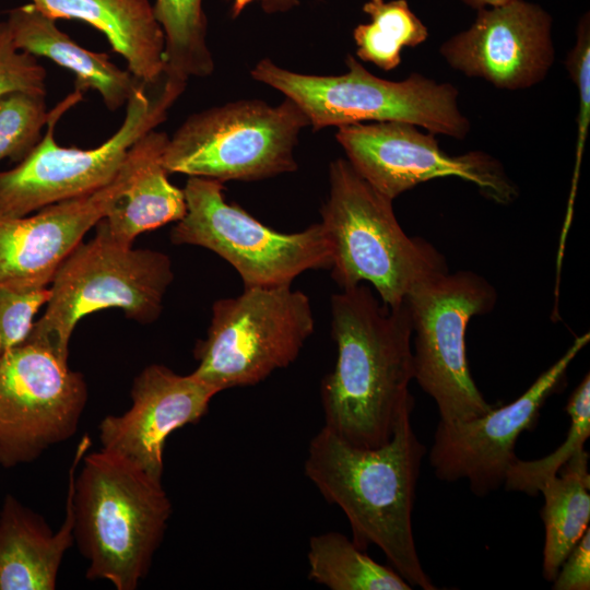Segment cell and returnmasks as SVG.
Wrapping results in <instances>:
<instances>
[{"instance_id": "e0dca14e", "label": "cell", "mask_w": 590, "mask_h": 590, "mask_svg": "<svg viewBox=\"0 0 590 590\" xmlns=\"http://www.w3.org/2000/svg\"><path fill=\"white\" fill-rule=\"evenodd\" d=\"M220 391L192 373L179 375L161 364L146 366L131 388L132 404L98 425L102 449L117 453L157 480L164 471L166 439L200 421Z\"/></svg>"}, {"instance_id": "484cf974", "label": "cell", "mask_w": 590, "mask_h": 590, "mask_svg": "<svg viewBox=\"0 0 590 590\" xmlns=\"http://www.w3.org/2000/svg\"><path fill=\"white\" fill-rule=\"evenodd\" d=\"M566 412L570 425L564 442L543 458L524 461L517 460L509 467L504 486L506 491L536 496L543 484L556 475L574 456L585 449L590 437V375L582 378L571 392Z\"/></svg>"}, {"instance_id": "d6986e66", "label": "cell", "mask_w": 590, "mask_h": 590, "mask_svg": "<svg viewBox=\"0 0 590 590\" xmlns=\"http://www.w3.org/2000/svg\"><path fill=\"white\" fill-rule=\"evenodd\" d=\"M74 542L71 494L62 524L45 519L8 494L0 509V590H54L66 552Z\"/></svg>"}, {"instance_id": "4dcf8cb0", "label": "cell", "mask_w": 590, "mask_h": 590, "mask_svg": "<svg viewBox=\"0 0 590 590\" xmlns=\"http://www.w3.org/2000/svg\"><path fill=\"white\" fill-rule=\"evenodd\" d=\"M553 582L554 590L590 589V530L585 531L565 557Z\"/></svg>"}, {"instance_id": "52a82bcc", "label": "cell", "mask_w": 590, "mask_h": 590, "mask_svg": "<svg viewBox=\"0 0 590 590\" xmlns=\"http://www.w3.org/2000/svg\"><path fill=\"white\" fill-rule=\"evenodd\" d=\"M180 95L164 79L153 86L141 83L126 104L119 129L98 146L83 150L60 146L54 137L59 119L83 98L74 90L49 111L47 129L34 150L15 167L0 172V215L24 216L106 186L132 146L166 119Z\"/></svg>"}, {"instance_id": "7c38bea8", "label": "cell", "mask_w": 590, "mask_h": 590, "mask_svg": "<svg viewBox=\"0 0 590 590\" xmlns=\"http://www.w3.org/2000/svg\"><path fill=\"white\" fill-rule=\"evenodd\" d=\"M167 141L164 132L146 133L117 176L93 192L46 205L33 215H0V284L21 291L48 287L63 260L148 163L163 154Z\"/></svg>"}, {"instance_id": "30bf717a", "label": "cell", "mask_w": 590, "mask_h": 590, "mask_svg": "<svg viewBox=\"0 0 590 590\" xmlns=\"http://www.w3.org/2000/svg\"><path fill=\"white\" fill-rule=\"evenodd\" d=\"M496 300L495 288L481 275L448 270L415 284L404 299L414 334V379L444 423L469 421L494 408L472 378L465 332L470 320L489 312Z\"/></svg>"}, {"instance_id": "ac0fdd59", "label": "cell", "mask_w": 590, "mask_h": 590, "mask_svg": "<svg viewBox=\"0 0 590 590\" xmlns=\"http://www.w3.org/2000/svg\"><path fill=\"white\" fill-rule=\"evenodd\" d=\"M55 19L78 20L102 32L142 84L164 78L165 38L149 0H31Z\"/></svg>"}, {"instance_id": "9c48e42d", "label": "cell", "mask_w": 590, "mask_h": 590, "mask_svg": "<svg viewBox=\"0 0 590 590\" xmlns=\"http://www.w3.org/2000/svg\"><path fill=\"white\" fill-rule=\"evenodd\" d=\"M314 330L311 304L302 291L244 288L213 304L206 335L194 346L192 374L220 392L255 386L291 365Z\"/></svg>"}, {"instance_id": "5b68a950", "label": "cell", "mask_w": 590, "mask_h": 590, "mask_svg": "<svg viewBox=\"0 0 590 590\" xmlns=\"http://www.w3.org/2000/svg\"><path fill=\"white\" fill-rule=\"evenodd\" d=\"M57 269L49 298L25 342L68 363L69 341L81 318L104 308H120L141 323L157 319L174 280L172 260L161 251L118 243L101 223ZM24 342V343H25Z\"/></svg>"}, {"instance_id": "6da1fadb", "label": "cell", "mask_w": 590, "mask_h": 590, "mask_svg": "<svg viewBox=\"0 0 590 590\" xmlns=\"http://www.w3.org/2000/svg\"><path fill=\"white\" fill-rule=\"evenodd\" d=\"M337 361L320 386L324 427L357 447H378L414 403L413 329L405 303L390 307L365 284L330 300Z\"/></svg>"}, {"instance_id": "9a60e30c", "label": "cell", "mask_w": 590, "mask_h": 590, "mask_svg": "<svg viewBox=\"0 0 590 590\" xmlns=\"http://www.w3.org/2000/svg\"><path fill=\"white\" fill-rule=\"evenodd\" d=\"M589 341V332L577 337L564 355L512 402L469 421H439L428 452L435 475L445 482L467 480L476 496L502 486L517 460L518 437L534 427L545 401L564 384L570 363Z\"/></svg>"}, {"instance_id": "d4e9b609", "label": "cell", "mask_w": 590, "mask_h": 590, "mask_svg": "<svg viewBox=\"0 0 590 590\" xmlns=\"http://www.w3.org/2000/svg\"><path fill=\"white\" fill-rule=\"evenodd\" d=\"M363 11L369 23L354 28L357 57L390 71L401 62L403 47H416L428 37V30L406 0H368Z\"/></svg>"}, {"instance_id": "f546056e", "label": "cell", "mask_w": 590, "mask_h": 590, "mask_svg": "<svg viewBox=\"0 0 590 590\" xmlns=\"http://www.w3.org/2000/svg\"><path fill=\"white\" fill-rule=\"evenodd\" d=\"M565 67L578 91L579 109L577 115V168L587 138L590 121V14L586 12L578 21L576 43L568 52Z\"/></svg>"}, {"instance_id": "44dd1931", "label": "cell", "mask_w": 590, "mask_h": 590, "mask_svg": "<svg viewBox=\"0 0 590 590\" xmlns=\"http://www.w3.org/2000/svg\"><path fill=\"white\" fill-rule=\"evenodd\" d=\"M589 453L574 456L540 489L544 497L541 519L545 528L543 577L553 581L565 557L577 544L590 520Z\"/></svg>"}, {"instance_id": "2e32d148", "label": "cell", "mask_w": 590, "mask_h": 590, "mask_svg": "<svg viewBox=\"0 0 590 590\" xmlns=\"http://www.w3.org/2000/svg\"><path fill=\"white\" fill-rule=\"evenodd\" d=\"M552 30V16L540 4L510 0L477 10L471 26L446 40L440 54L467 76L503 90L529 88L554 63Z\"/></svg>"}, {"instance_id": "4316f807", "label": "cell", "mask_w": 590, "mask_h": 590, "mask_svg": "<svg viewBox=\"0 0 590 590\" xmlns=\"http://www.w3.org/2000/svg\"><path fill=\"white\" fill-rule=\"evenodd\" d=\"M46 93L12 91L0 96V161L22 162L42 139L49 113Z\"/></svg>"}, {"instance_id": "d6a6232c", "label": "cell", "mask_w": 590, "mask_h": 590, "mask_svg": "<svg viewBox=\"0 0 590 590\" xmlns=\"http://www.w3.org/2000/svg\"><path fill=\"white\" fill-rule=\"evenodd\" d=\"M467 5L475 9L476 11L483 8L498 5L510 0H461Z\"/></svg>"}, {"instance_id": "1f68e13d", "label": "cell", "mask_w": 590, "mask_h": 590, "mask_svg": "<svg viewBox=\"0 0 590 590\" xmlns=\"http://www.w3.org/2000/svg\"><path fill=\"white\" fill-rule=\"evenodd\" d=\"M232 2V14L237 16L249 4L259 2L261 7L268 12H284L298 3V0H228Z\"/></svg>"}, {"instance_id": "7a4b0ae2", "label": "cell", "mask_w": 590, "mask_h": 590, "mask_svg": "<svg viewBox=\"0 0 590 590\" xmlns=\"http://www.w3.org/2000/svg\"><path fill=\"white\" fill-rule=\"evenodd\" d=\"M414 403L403 409L391 438L357 447L322 427L311 439L304 471L346 516L353 542L378 546L412 587L436 590L421 564L412 528L416 484L426 447L412 426Z\"/></svg>"}, {"instance_id": "cb8c5ba5", "label": "cell", "mask_w": 590, "mask_h": 590, "mask_svg": "<svg viewBox=\"0 0 590 590\" xmlns=\"http://www.w3.org/2000/svg\"><path fill=\"white\" fill-rule=\"evenodd\" d=\"M308 578L331 590H411L392 567L369 557L364 550L339 532L310 538Z\"/></svg>"}, {"instance_id": "277c9868", "label": "cell", "mask_w": 590, "mask_h": 590, "mask_svg": "<svg viewBox=\"0 0 590 590\" xmlns=\"http://www.w3.org/2000/svg\"><path fill=\"white\" fill-rule=\"evenodd\" d=\"M392 201L347 160L337 158L329 166L320 224L331 251L329 270L340 288L367 282L384 304L398 307L415 284L448 269L434 246L404 233Z\"/></svg>"}, {"instance_id": "ffe728a7", "label": "cell", "mask_w": 590, "mask_h": 590, "mask_svg": "<svg viewBox=\"0 0 590 590\" xmlns=\"http://www.w3.org/2000/svg\"><path fill=\"white\" fill-rule=\"evenodd\" d=\"M19 50L45 57L68 69L74 76V90L95 91L109 110H117L141 84L129 70L114 63L106 54L94 52L76 44L62 32L56 20L33 3L9 12L5 21Z\"/></svg>"}, {"instance_id": "f1b7e54d", "label": "cell", "mask_w": 590, "mask_h": 590, "mask_svg": "<svg viewBox=\"0 0 590 590\" xmlns=\"http://www.w3.org/2000/svg\"><path fill=\"white\" fill-rule=\"evenodd\" d=\"M46 74L36 57L16 48L7 22H1L0 96L19 90L46 93Z\"/></svg>"}, {"instance_id": "3957f363", "label": "cell", "mask_w": 590, "mask_h": 590, "mask_svg": "<svg viewBox=\"0 0 590 590\" xmlns=\"http://www.w3.org/2000/svg\"><path fill=\"white\" fill-rule=\"evenodd\" d=\"M90 445L87 435L78 444L68 484L85 576L135 590L163 540L172 503L162 480L102 448L87 453Z\"/></svg>"}, {"instance_id": "5bb4252c", "label": "cell", "mask_w": 590, "mask_h": 590, "mask_svg": "<svg viewBox=\"0 0 590 590\" xmlns=\"http://www.w3.org/2000/svg\"><path fill=\"white\" fill-rule=\"evenodd\" d=\"M335 138L354 169L391 200L422 182L448 176L474 184L496 203L508 204L518 196L497 160L483 152L450 155L434 133H424L413 123H352L339 127Z\"/></svg>"}, {"instance_id": "4fadbf2b", "label": "cell", "mask_w": 590, "mask_h": 590, "mask_svg": "<svg viewBox=\"0 0 590 590\" xmlns=\"http://www.w3.org/2000/svg\"><path fill=\"white\" fill-rule=\"evenodd\" d=\"M87 401L81 373L47 350L23 343L0 357V465L38 459L72 437Z\"/></svg>"}, {"instance_id": "83f0119b", "label": "cell", "mask_w": 590, "mask_h": 590, "mask_svg": "<svg viewBox=\"0 0 590 590\" xmlns=\"http://www.w3.org/2000/svg\"><path fill=\"white\" fill-rule=\"evenodd\" d=\"M48 298L49 287L21 291L0 284V357L27 340Z\"/></svg>"}, {"instance_id": "8992f818", "label": "cell", "mask_w": 590, "mask_h": 590, "mask_svg": "<svg viewBox=\"0 0 590 590\" xmlns=\"http://www.w3.org/2000/svg\"><path fill=\"white\" fill-rule=\"evenodd\" d=\"M341 75H311L290 71L262 59L251 76L285 95L315 129L364 121H404L434 134L464 139L470 121L461 113L459 92L418 73L402 81L374 75L353 56Z\"/></svg>"}, {"instance_id": "7402d4cb", "label": "cell", "mask_w": 590, "mask_h": 590, "mask_svg": "<svg viewBox=\"0 0 590 590\" xmlns=\"http://www.w3.org/2000/svg\"><path fill=\"white\" fill-rule=\"evenodd\" d=\"M162 156L148 163L101 220L109 234L122 245L132 246L140 234L177 222L186 213L184 189L168 180Z\"/></svg>"}, {"instance_id": "ba28073f", "label": "cell", "mask_w": 590, "mask_h": 590, "mask_svg": "<svg viewBox=\"0 0 590 590\" xmlns=\"http://www.w3.org/2000/svg\"><path fill=\"white\" fill-rule=\"evenodd\" d=\"M309 121L285 98L278 106L245 99L189 116L169 138L162 164L168 174L221 182L256 181L297 169L294 149Z\"/></svg>"}, {"instance_id": "603a6c76", "label": "cell", "mask_w": 590, "mask_h": 590, "mask_svg": "<svg viewBox=\"0 0 590 590\" xmlns=\"http://www.w3.org/2000/svg\"><path fill=\"white\" fill-rule=\"evenodd\" d=\"M203 0H155L154 15L165 38L164 79L184 92L193 76H208L214 62L206 43Z\"/></svg>"}, {"instance_id": "8fae6325", "label": "cell", "mask_w": 590, "mask_h": 590, "mask_svg": "<svg viewBox=\"0 0 590 590\" xmlns=\"http://www.w3.org/2000/svg\"><path fill=\"white\" fill-rule=\"evenodd\" d=\"M223 182L189 177L184 193L186 213L172 228L176 245L203 247L227 261L244 288L291 285L309 270H329L331 251L319 223L296 233L262 224L223 196Z\"/></svg>"}]
</instances>
